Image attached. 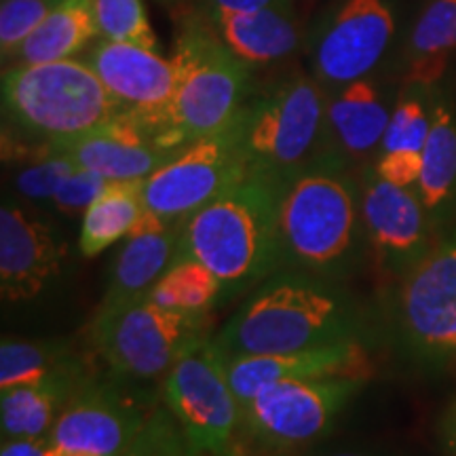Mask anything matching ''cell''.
I'll list each match as a JSON object with an SVG mask.
<instances>
[{
	"label": "cell",
	"instance_id": "obj_1",
	"mask_svg": "<svg viewBox=\"0 0 456 456\" xmlns=\"http://www.w3.org/2000/svg\"><path fill=\"white\" fill-rule=\"evenodd\" d=\"M366 241L359 182L349 163L323 151L277 178V271L340 279Z\"/></svg>",
	"mask_w": 456,
	"mask_h": 456
},
{
	"label": "cell",
	"instance_id": "obj_2",
	"mask_svg": "<svg viewBox=\"0 0 456 456\" xmlns=\"http://www.w3.org/2000/svg\"><path fill=\"white\" fill-rule=\"evenodd\" d=\"M357 332L355 306L334 279L277 271L214 340L224 357L281 355L357 340Z\"/></svg>",
	"mask_w": 456,
	"mask_h": 456
},
{
	"label": "cell",
	"instance_id": "obj_3",
	"mask_svg": "<svg viewBox=\"0 0 456 456\" xmlns=\"http://www.w3.org/2000/svg\"><path fill=\"white\" fill-rule=\"evenodd\" d=\"M180 17L171 60L175 91L151 135L165 151L180 152L192 142L231 127L254 91V68L237 57L195 11Z\"/></svg>",
	"mask_w": 456,
	"mask_h": 456
},
{
	"label": "cell",
	"instance_id": "obj_4",
	"mask_svg": "<svg viewBox=\"0 0 456 456\" xmlns=\"http://www.w3.org/2000/svg\"><path fill=\"white\" fill-rule=\"evenodd\" d=\"M178 258L203 262L222 302L277 273V178L248 174L180 224Z\"/></svg>",
	"mask_w": 456,
	"mask_h": 456
},
{
	"label": "cell",
	"instance_id": "obj_5",
	"mask_svg": "<svg viewBox=\"0 0 456 456\" xmlns=\"http://www.w3.org/2000/svg\"><path fill=\"white\" fill-rule=\"evenodd\" d=\"M3 114L9 127L41 151L102 127L123 108L85 60L15 64L3 72Z\"/></svg>",
	"mask_w": 456,
	"mask_h": 456
},
{
	"label": "cell",
	"instance_id": "obj_6",
	"mask_svg": "<svg viewBox=\"0 0 456 456\" xmlns=\"http://www.w3.org/2000/svg\"><path fill=\"white\" fill-rule=\"evenodd\" d=\"M326 89L313 74L288 72L254 87L232 123L249 174L281 178L323 152Z\"/></svg>",
	"mask_w": 456,
	"mask_h": 456
},
{
	"label": "cell",
	"instance_id": "obj_7",
	"mask_svg": "<svg viewBox=\"0 0 456 456\" xmlns=\"http://www.w3.org/2000/svg\"><path fill=\"white\" fill-rule=\"evenodd\" d=\"M205 334V315L167 309L151 296L98 311L89 323V345L125 383H148L167 374L182 349Z\"/></svg>",
	"mask_w": 456,
	"mask_h": 456
},
{
	"label": "cell",
	"instance_id": "obj_8",
	"mask_svg": "<svg viewBox=\"0 0 456 456\" xmlns=\"http://www.w3.org/2000/svg\"><path fill=\"white\" fill-rule=\"evenodd\" d=\"M163 399L186 437L205 456H224L241 433V403L226 357L209 336H197L163 376Z\"/></svg>",
	"mask_w": 456,
	"mask_h": 456
},
{
	"label": "cell",
	"instance_id": "obj_9",
	"mask_svg": "<svg viewBox=\"0 0 456 456\" xmlns=\"http://www.w3.org/2000/svg\"><path fill=\"white\" fill-rule=\"evenodd\" d=\"M362 387L363 379L357 376L273 383L241 406L239 436L262 446L296 452L326 437Z\"/></svg>",
	"mask_w": 456,
	"mask_h": 456
},
{
	"label": "cell",
	"instance_id": "obj_10",
	"mask_svg": "<svg viewBox=\"0 0 456 456\" xmlns=\"http://www.w3.org/2000/svg\"><path fill=\"white\" fill-rule=\"evenodd\" d=\"M395 37V11L389 0H338L319 15L306 34L313 78L336 89L370 77Z\"/></svg>",
	"mask_w": 456,
	"mask_h": 456
},
{
	"label": "cell",
	"instance_id": "obj_11",
	"mask_svg": "<svg viewBox=\"0 0 456 456\" xmlns=\"http://www.w3.org/2000/svg\"><path fill=\"white\" fill-rule=\"evenodd\" d=\"M395 315L416 359L429 366L456 359V228L402 277Z\"/></svg>",
	"mask_w": 456,
	"mask_h": 456
},
{
	"label": "cell",
	"instance_id": "obj_12",
	"mask_svg": "<svg viewBox=\"0 0 456 456\" xmlns=\"http://www.w3.org/2000/svg\"><path fill=\"white\" fill-rule=\"evenodd\" d=\"M232 125L220 134L182 148L142 182L144 208L167 224L180 226L188 216L214 201L248 175Z\"/></svg>",
	"mask_w": 456,
	"mask_h": 456
},
{
	"label": "cell",
	"instance_id": "obj_13",
	"mask_svg": "<svg viewBox=\"0 0 456 456\" xmlns=\"http://www.w3.org/2000/svg\"><path fill=\"white\" fill-rule=\"evenodd\" d=\"M129 385L117 376H91L57 416L51 446L91 456H127L151 414Z\"/></svg>",
	"mask_w": 456,
	"mask_h": 456
},
{
	"label": "cell",
	"instance_id": "obj_14",
	"mask_svg": "<svg viewBox=\"0 0 456 456\" xmlns=\"http://www.w3.org/2000/svg\"><path fill=\"white\" fill-rule=\"evenodd\" d=\"M366 243L385 275L402 279L436 243L433 224L416 188L391 184L366 167L359 178Z\"/></svg>",
	"mask_w": 456,
	"mask_h": 456
},
{
	"label": "cell",
	"instance_id": "obj_15",
	"mask_svg": "<svg viewBox=\"0 0 456 456\" xmlns=\"http://www.w3.org/2000/svg\"><path fill=\"white\" fill-rule=\"evenodd\" d=\"M68 245L55 226L4 201L0 209V289L9 302H30L64 273Z\"/></svg>",
	"mask_w": 456,
	"mask_h": 456
},
{
	"label": "cell",
	"instance_id": "obj_16",
	"mask_svg": "<svg viewBox=\"0 0 456 456\" xmlns=\"http://www.w3.org/2000/svg\"><path fill=\"white\" fill-rule=\"evenodd\" d=\"M85 61L121 104L123 112L151 134L152 125L163 117L174 98V60L140 45L102 38L87 51Z\"/></svg>",
	"mask_w": 456,
	"mask_h": 456
},
{
	"label": "cell",
	"instance_id": "obj_17",
	"mask_svg": "<svg viewBox=\"0 0 456 456\" xmlns=\"http://www.w3.org/2000/svg\"><path fill=\"white\" fill-rule=\"evenodd\" d=\"M51 155H64L81 169L95 171L106 180H144L152 171L178 152H169L155 142L142 125L121 114L114 121L77 135V138L57 142L38 151Z\"/></svg>",
	"mask_w": 456,
	"mask_h": 456
},
{
	"label": "cell",
	"instance_id": "obj_18",
	"mask_svg": "<svg viewBox=\"0 0 456 456\" xmlns=\"http://www.w3.org/2000/svg\"><path fill=\"white\" fill-rule=\"evenodd\" d=\"M226 370L232 391L243 406L265 387L281 380L330 379V376L362 379L366 370V353L359 340H349L317 346V349L281 353V355L226 357Z\"/></svg>",
	"mask_w": 456,
	"mask_h": 456
},
{
	"label": "cell",
	"instance_id": "obj_19",
	"mask_svg": "<svg viewBox=\"0 0 456 456\" xmlns=\"http://www.w3.org/2000/svg\"><path fill=\"white\" fill-rule=\"evenodd\" d=\"M391 112L385 91L372 74L326 91L323 151L345 163L363 161L383 146Z\"/></svg>",
	"mask_w": 456,
	"mask_h": 456
},
{
	"label": "cell",
	"instance_id": "obj_20",
	"mask_svg": "<svg viewBox=\"0 0 456 456\" xmlns=\"http://www.w3.org/2000/svg\"><path fill=\"white\" fill-rule=\"evenodd\" d=\"M180 226L167 224L144 209L127 243L112 262L110 279L98 311L138 300L152 289L159 277L178 258Z\"/></svg>",
	"mask_w": 456,
	"mask_h": 456
},
{
	"label": "cell",
	"instance_id": "obj_21",
	"mask_svg": "<svg viewBox=\"0 0 456 456\" xmlns=\"http://www.w3.org/2000/svg\"><path fill=\"white\" fill-rule=\"evenodd\" d=\"M199 15L209 21L220 41L232 53L252 68L285 61L300 49L302 43H306L296 4L249 11V13L212 11V13Z\"/></svg>",
	"mask_w": 456,
	"mask_h": 456
},
{
	"label": "cell",
	"instance_id": "obj_22",
	"mask_svg": "<svg viewBox=\"0 0 456 456\" xmlns=\"http://www.w3.org/2000/svg\"><path fill=\"white\" fill-rule=\"evenodd\" d=\"M91 376L94 374L89 372L87 362L74 353L43 379L3 389L0 395L3 440L49 436L57 416Z\"/></svg>",
	"mask_w": 456,
	"mask_h": 456
},
{
	"label": "cell",
	"instance_id": "obj_23",
	"mask_svg": "<svg viewBox=\"0 0 456 456\" xmlns=\"http://www.w3.org/2000/svg\"><path fill=\"white\" fill-rule=\"evenodd\" d=\"M436 228L456 214V114L444 94L431 91V129L423 148V171L416 184Z\"/></svg>",
	"mask_w": 456,
	"mask_h": 456
},
{
	"label": "cell",
	"instance_id": "obj_24",
	"mask_svg": "<svg viewBox=\"0 0 456 456\" xmlns=\"http://www.w3.org/2000/svg\"><path fill=\"white\" fill-rule=\"evenodd\" d=\"M100 37L95 20V0H57L43 24L21 45L13 61L45 64L70 60Z\"/></svg>",
	"mask_w": 456,
	"mask_h": 456
},
{
	"label": "cell",
	"instance_id": "obj_25",
	"mask_svg": "<svg viewBox=\"0 0 456 456\" xmlns=\"http://www.w3.org/2000/svg\"><path fill=\"white\" fill-rule=\"evenodd\" d=\"M456 51V0H429L410 32L406 85L436 89Z\"/></svg>",
	"mask_w": 456,
	"mask_h": 456
},
{
	"label": "cell",
	"instance_id": "obj_26",
	"mask_svg": "<svg viewBox=\"0 0 456 456\" xmlns=\"http://www.w3.org/2000/svg\"><path fill=\"white\" fill-rule=\"evenodd\" d=\"M144 180H114L83 214L78 248L85 258H94L123 237L134 232L144 214L142 199Z\"/></svg>",
	"mask_w": 456,
	"mask_h": 456
},
{
	"label": "cell",
	"instance_id": "obj_27",
	"mask_svg": "<svg viewBox=\"0 0 456 456\" xmlns=\"http://www.w3.org/2000/svg\"><path fill=\"white\" fill-rule=\"evenodd\" d=\"M148 296L167 309L208 315L209 309L222 302V283L203 262L175 258Z\"/></svg>",
	"mask_w": 456,
	"mask_h": 456
},
{
	"label": "cell",
	"instance_id": "obj_28",
	"mask_svg": "<svg viewBox=\"0 0 456 456\" xmlns=\"http://www.w3.org/2000/svg\"><path fill=\"white\" fill-rule=\"evenodd\" d=\"M74 355L68 340H3L0 346V389L28 385L53 372Z\"/></svg>",
	"mask_w": 456,
	"mask_h": 456
},
{
	"label": "cell",
	"instance_id": "obj_29",
	"mask_svg": "<svg viewBox=\"0 0 456 456\" xmlns=\"http://www.w3.org/2000/svg\"><path fill=\"white\" fill-rule=\"evenodd\" d=\"M431 91L406 85L391 112L380 151H416L423 152L431 129Z\"/></svg>",
	"mask_w": 456,
	"mask_h": 456
},
{
	"label": "cell",
	"instance_id": "obj_30",
	"mask_svg": "<svg viewBox=\"0 0 456 456\" xmlns=\"http://www.w3.org/2000/svg\"><path fill=\"white\" fill-rule=\"evenodd\" d=\"M95 20L100 38L159 51L144 0H95Z\"/></svg>",
	"mask_w": 456,
	"mask_h": 456
},
{
	"label": "cell",
	"instance_id": "obj_31",
	"mask_svg": "<svg viewBox=\"0 0 456 456\" xmlns=\"http://www.w3.org/2000/svg\"><path fill=\"white\" fill-rule=\"evenodd\" d=\"M127 456H205L192 446L167 406L151 410Z\"/></svg>",
	"mask_w": 456,
	"mask_h": 456
},
{
	"label": "cell",
	"instance_id": "obj_32",
	"mask_svg": "<svg viewBox=\"0 0 456 456\" xmlns=\"http://www.w3.org/2000/svg\"><path fill=\"white\" fill-rule=\"evenodd\" d=\"M57 0H3L0 3V55L13 60L30 34L43 24Z\"/></svg>",
	"mask_w": 456,
	"mask_h": 456
},
{
	"label": "cell",
	"instance_id": "obj_33",
	"mask_svg": "<svg viewBox=\"0 0 456 456\" xmlns=\"http://www.w3.org/2000/svg\"><path fill=\"white\" fill-rule=\"evenodd\" d=\"M74 169H77V165L68 157L43 152L37 161L20 171L15 180L17 191L30 201H51L61 180Z\"/></svg>",
	"mask_w": 456,
	"mask_h": 456
},
{
	"label": "cell",
	"instance_id": "obj_34",
	"mask_svg": "<svg viewBox=\"0 0 456 456\" xmlns=\"http://www.w3.org/2000/svg\"><path fill=\"white\" fill-rule=\"evenodd\" d=\"M110 182L112 180H106L104 175L95 174V171L77 167L61 180V184L55 191L51 203L64 214H85L89 205L102 195V191H104Z\"/></svg>",
	"mask_w": 456,
	"mask_h": 456
},
{
	"label": "cell",
	"instance_id": "obj_35",
	"mask_svg": "<svg viewBox=\"0 0 456 456\" xmlns=\"http://www.w3.org/2000/svg\"><path fill=\"white\" fill-rule=\"evenodd\" d=\"M380 178L402 188H416L423 171V152L416 151H391L383 152L374 165Z\"/></svg>",
	"mask_w": 456,
	"mask_h": 456
},
{
	"label": "cell",
	"instance_id": "obj_36",
	"mask_svg": "<svg viewBox=\"0 0 456 456\" xmlns=\"http://www.w3.org/2000/svg\"><path fill=\"white\" fill-rule=\"evenodd\" d=\"M289 4H296V0H192L188 11H197V13H212V11L249 13V11H260V9H271V7H289Z\"/></svg>",
	"mask_w": 456,
	"mask_h": 456
},
{
	"label": "cell",
	"instance_id": "obj_37",
	"mask_svg": "<svg viewBox=\"0 0 456 456\" xmlns=\"http://www.w3.org/2000/svg\"><path fill=\"white\" fill-rule=\"evenodd\" d=\"M49 448H51L49 436L15 437V440H3L0 456H47Z\"/></svg>",
	"mask_w": 456,
	"mask_h": 456
},
{
	"label": "cell",
	"instance_id": "obj_38",
	"mask_svg": "<svg viewBox=\"0 0 456 456\" xmlns=\"http://www.w3.org/2000/svg\"><path fill=\"white\" fill-rule=\"evenodd\" d=\"M224 456H296V452H285V450L262 446V444H256L248 440V437L239 436Z\"/></svg>",
	"mask_w": 456,
	"mask_h": 456
},
{
	"label": "cell",
	"instance_id": "obj_39",
	"mask_svg": "<svg viewBox=\"0 0 456 456\" xmlns=\"http://www.w3.org/2000/svg\"><path fill=\"white\" fill-rule=\"evenodd\" d=\"M440 444L446 456H456V399L450 403L440 423Z\"/></svg>",
	"mask_w": 456,
	"mask_h": 456
},
{
	"label": "cell",
	"instance_id": "obj_40",
	"mask_svg": "<svg viewBox=\"0 0 456 456\" xmlns=\"http://www.w3.org/2000/svg\"><path fill=\"white\" fill-rule=\"evenodd\" d=\"M159 3L165 4L169 11H175V13H184V11H188V7H191L192 0H159Z\"/></svg>",
	"mask_w": 456,
	"mask_h": 456
},
{
	"label": "cell",
	"instance_id": "obj_41",
	"mask_svg": "<svg viewBox=\"0 0 456 456\" xmlns=\"http://www.w3.org/2000/svg\"><path fill=\"white\" fill-rule=\"evenodd\" d=\"M315 456H376V454L357 452V450H332V452H319Z\"/></svg>",
	"mask_w": 456,
	"mask_h": 456
},
{
	"label": "cell",
	"instance_id": "obj_42",
	"mask_svg": "<svg viewBox=\"0 0 456 456\" xmlns=\"http://www.w3.org/2000/svg\"><path fill=\"white\" fill-rule=\"evenodd\" d=\"M47 456H91V454H85V452H72V450H64V448H55L51 446Z\"/></svg>",
	"mask_w": 456,
	"mask_h": 456
}]
</instances>
